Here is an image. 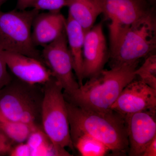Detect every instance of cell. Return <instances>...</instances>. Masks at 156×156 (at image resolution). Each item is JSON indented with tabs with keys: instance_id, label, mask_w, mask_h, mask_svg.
<instances>
[{
	"instance_id": "ffe728a7",
	"label": "cell",
	"mask_w": 156,
	"mask_h": 156,
	"mask_svg": "<svg viewBox=\"0 0 156 156\" xmlns=\"http://www.w3.org/2000/svg\"><path fill=\"white\" fill-rule=\"evenodd\" d=\"M64 7H66V0H37L32 8L40 11L41 10L60 11Z\"/></svg>"
},
{
	"instance_id": "7402d4cb",
	"label": "cell",
	"mask_w": 156,
	"mask_h": 156,
	"mask_svg": "<svg viewBox=\"0 0 156 156\" xmlns=\"http://www.w3.org/2000/svg\"><path fill=\"white\" fill-rule=\"evenodd\" d=\"M9 155L11 156H32L31 149L26 142L17 144L13 147Z\"/></svg>"
},
{
	"instance_id": "e0dca14e",
	"label": "cell",
	"mask_w": 156,
	"mask_h": 156,
	"mask_svg": "<svg viewBox=\"0 0 156 156\" xmlns=\"http://www.w3.org/2000/svg\"><path fill=\"white\" fill-rule=\"evenodd\" d=\"M39 127L8 120L0 115V130L14 143L25 142L30 133Z\"/></svg>"
},
{
	"instance_id": "3957f363",
	"label": "cell",
	"mask_w": 156,
	"mask_h": 156,
	"mask_svg": "<svg viewBox=\"0 0 156 156\" xmlns=\"http://www.w3.org/2000/svg\"><path fill=\"white\" fill-rule=\"evenodd\" d=\"M156 48L155 9L127 30L114 50L109 54L111 68L138 63L151 55Z\"/></svg>"
},
{
	"instance_id": "4316f807",
	"label": "cell",
	"mask_w": 156,
	"mask_h": 156,
	"mask_svg": "<svg viewBox=\"0 0 156 156\" xmlns=\"http://www.w3.org/2000/svg\"><path fill=\"white\" fill-rule=\"evenodd\" d=\"M7 0H0V8H1V6L4 3L7 2Z\"/></svg>"
},
{
	"instance_id": "d6986e66",
	"label": "cell",
	"mask_w": 156,
	"mask_h": 156,
	"mask_svg": "<svg viewBox=\"0 0 156 156\" xmlns=\"http://www.w3.org/2000/svg\"><path fill=\"white\" fill-rule=\"evenodd\" d=\"M140 81L152 89H156V55L153 54L147 56L144 62L134 71Z\"/></svg>"
},
{
	"instance_id": "8fae6325",
	"label": "cell",
	"mask_w": 156,
	"mask_h": 156,
	"mask_svg": "<svg viewBox=\"0 0 156 156\" xmlns=\"http://www.w3.org/2000/svg\"><path fill=\"white\" fill-rule=\"evenodd\" d=\"M156 110H146L125 117L129 155L141 156L146 146L156 136Z\"/></svg>"
},
{
	"instance_id": "ba28073f",
	"label": "cell",
	"mask_w": 156,
	"mask_h": 156,
	"mask_svg": "<svg viewBox=\"0 0 156 156\" xmlns=\"http://www.w3.org/2000/svg\"><path fill=\"white\" fill-rule=\"evenodd\" d=\"M43 48L41 53L43 62L62 87L64 94H70L77 89L80 85L74 74L65 30L58 38Z\"/></svg>"
},
{
	"instance_id": "d4e9b609",
	"label": "cell",
	"mask_w": 156,
	"mask_h": 156,
	"mask_svg": "<svg viewBox=\"0 0 156 156\" xmlns=\"http://www.w3.org/2000/svg\"><path fill=\"white\" fill-rule=\"evenodd\" d=\"M37 0H17L16 9L25 10L29 8H32Z\"/></svg>"
},
{
	"instance_id": "9c48e42d",
	"label": "cell",
	"mask_w": 156,
	"mask_h": 156,
	"mask_svg": "<svg viewBox=\"0 0 156 156\" xmlns=\"http://www.w3.org/2000/svg\"><path fill=\"white\" fill-rule=\"evenodd\" d=\"M125 117L146 110L156 109V89L141 81L133 80L126 86L111 107Z\"/></svg>"
},
{
	"instance_id": "4fadbf2b",
	"label": "cell",
	"mask_w": 156,
	"mask_h": 156,
	"mask_svg": "<svg viewBox=\"0 0 156 156\" xmlns=\"http://www.w3.org/2000/svg\"><path fill=\"white\" fill-rule=\"evenodd\" d=\"M66 20L60 11L39 13L35 17L32 27L35 46L44 47L58 38L65 30Z\"/></svg>"
},
{
	"instance_id": "484cf974",
	"label": "cell",
	"mask_w": 156,
	"mask_h": 156,
	"mask_svg": "<svg viewBox=\"0 0 156 156\" xmlns=\"http://www.w3.org/2000/svg\"><path fill=\"white\" fill-rule=\"evenodd\" d=\"M147 2L150 3L151 5L153 6H155L156 3V0H147Z\"/></svg>"
},
{
	"instance_id": "603a6c76",
	"label": "cell",
	"mask_w": 156,
	"mask_h": 156,
	"mask_svg": "<svg viewBox=\"0 0 156 156\" xmlns=\"http://www.w3.org/2000/svg\"><path fill=\"white\" fill-rule=\"evenodd\" d=\"M14 143L0 130V155L9 154Z\"/></svg>"
},
{
	"instance_id": "30bf717a",
	"label": "cell",
	"mask_w": 156,
	"mask_h": 156,
	"mask_svg": "<svg viewBox=\"0 0 156 156\" xmlns=\"http://www.w3.org/2000/svg\"><path fill=\"white\" fill-rule=\"evenodd\" d=\"M83 76L92 77L104 69L109 58L102 23L94 25L85 33L83 48Z\"/></svg>"
},
{
	"instance_id": "7a4b0ae2",
	"label": "cell",
	"mask_w": 156,
	"mask_h": 156,
	"mask_svg": "<svg viewBox=\"0 0 156 156\" xmlns=\"http://www.w3.org/2000/svg\"><path fill=\"white\" fill-rule=\"evenodd\" d=\"M71 138L86 134L103 143L116 154L124 153L129 143L125 117L111 110L85 109L66 101Z\"/></svg>"
},
{
	"instance_id": "8992f818",
	"label": "cell",
	"mask_w": 156,
	"mask_h": 156,
	"mask_svg": "<svg viewBox=\"0 0 156 156\" xmlns=\"http://www.w3.org/2000/svg\"><path fill=\"white\" fill-rule=\"evenodd\" d=\"M39 13L34 9L0 11V50L20 53L44 62L32 37L33 23Z\"/></svg>"
},
{
	"instance_id": "2e32d148",
	"label": "cell",
	"mask_w": 156,
	"mask_h": 156,
	"mask_svg": "<svg viewBox=\"0 0 156 156\" xmlns=\"http://www.w3.org/2000/svg\"><path fill=\"white\" fill-rule=\"evenodd\" d=\"M26 142L31 149L32 156H71L65 148L58 147L49 139L39 127L34 130Z\"/></svg>"
},
{
	"instance_id": "52a82bcc",
	"label": "cell",
	"mask_w": 156,
	"mask_h": 156,
	"mask_svg": "<svg viewBox=\"0 0 156 156\" xmlns=\"http://www.w3.org/2000/svg\"><path fill=\"white\" fill-rule=\"evenodd\" d=\"M105 19L109 21V54L130 27L155 10L147 0H97Z\"/></svg>"
},
{
	"instance_id": "6da1fadb",
	"label": "cell",
	"mask_w": 156,
	"mask_h": 156,
	"mask_svg": "<svg viewBox=\"0 0 156 156\" xmlns=\"http://www.w3.org/2000/svg\"><path fill=\"white\" fill-rule=\"evenodd\" d=\"M138 63L102 69L71 93L64 94L66 101L85 109L100 112L110 111L122 90L136 77Z\"/></svg>"
},
{
	"instance_id": "cb8c5ba5",
	"label": "cell",
	"mask_w": 156,
	"mask_h": 156,
	"mask_svg": "<svg viewBox=\"0 0 156 156\" xmlns=\"http://www.w3.org/2000/svg\"><path fill=\"white\" fill-rule=\"evenodd\" d=\"M156 156V136L148 144L141 156Z\"/></svg>"
},
{
	"instance_id": "ac0fdd59",
	"label": "cell",
	"mask_w": 156,
	"mask_h": 156,
	"mask_svg": "<svg viewBox=\"0 0 156 156\" xmlns=\"http://www.w3.org/2000/svg\"><path fill=\"white\" fill-rule=\"evenodd\" d=\"M71 140L74 147L81 156H103L111 151L103 143L89 134H79Z\"/></svg>"
},
{
	"instance_id": "9a60e30c",
	"label": "cell",
	"mask_w": 156,
	"mask_h": 156,
	"mask_svg": "<svg viewBox=\"0 0 156 156\" xmlns=\"http://www.w3.org/2000/svg\"><path fill=\"white\" fill-rule=\"evenodd\" d=\"M68 15L82 27L85 32L94 25L102 11L97 0H66Z\"/></svg>"
},
{
	"instance_id": "44dd1931",
	"label": "cell",
	"mask_w": 156,
	"mask_h": 156,
	"mask_svg": "<svg viewBox=\"0 0 156 156\" xmlns=\"http://www.w3.org/2000/svg\"><path fill=\"white\" fill-rule=\"evenodd\" d=\"M7 64L0 50V91L11 82V76L7 69Z\"/></svg>"
},
{
	"instance_id": "277c9868",
	"label": "cell",
	"mask_w": 156,
	"mask_h": 156,
	"mask_svg": "<svg viewBox=\"0 0 156 156\" xmlns=\"http://www.w3.org/2000/svg\"><path fill=\"white\" fill-rule=\"evenodd\" d=\"M43 85L41 110L42 129L56 146L73 150L66 101L62 87L54 77Z\"/></svg>"
},
{
	"instance_id": "5b68a950",
	"label": "cell",
	"mask_w": 156,
	"mask_h": 156,
	"mask_svg": "<svg viewBox=\"0 0 156 156\" xmlns=\"http://www.w3.org/2000/svg\"><path fill=\"white\" fill-rule=\"evenodd\" d=\"M37 85L11 81L0 91V115L11 121L39 126L44 92Z\"/></svg>"
},
{
	"instance_id": "5bb4252c",
	"label": "cell",
	"mask_w": 156,
	"mask_h": 156,
	"mask_svg": "<svg viewBox=\"0 0 156 156\" xmlns=\"http://www.w3.org/2000/svg\"><path fill=\"white\" fill-rule=\"evenodd\" d=\"M65 31L68 46L71 55L74 72L80 86L83 85V48L85 32L69 15L66 20Z\"/></svg>"
},
{
	"instance_id": "7c38bea8",
	"label": "cell",
	"mask_w": 156,
	"mask_h": 156,
	"mask_svg": "<svg viewBox=\"0 0 156 156\" xmlns=\"http://www.w3.org/2000/svg\"><path fill=\"white\" fill-rule=\"evenodd\" d=\"M1 51L8 68L20 80L31 85H43L53 77L46 65L38 59L20 53Z\"/></svg>"
}]
</instances>
